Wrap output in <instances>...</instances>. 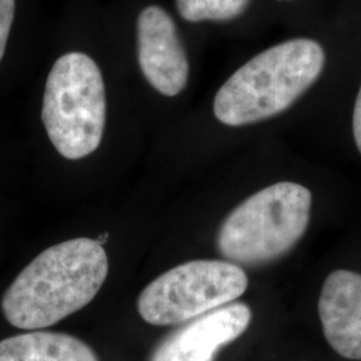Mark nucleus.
Returning a JSON list of instances; mask_svg holds the SVG:
<instances>
[{"mask_svg": "<svg viewBox=\"0 0 361 361\" xmlns=\"http://www.w3.org/2000/svg\"><path fill=\"white\" fill-rule=\"evenodd\" d=\"M107 274L104 246L91 238H74L47 247L6 290L3 314L18 329L49 328L90 304Z\"/></svg>", "mask_w": 361, "mask_h": 361, "instance_id": "f257e3e1", "label": "nucleus"}, {"mask_svg": "<svg viewBox=\"0 0 361 361\" xmlns=\"http://www.w3.org/2000/svg\"><path fill=\"white\" fill-rule=\"evenodd\" d=\"M323 46L298 38L259 52L217 91L213 111L221 123L245 126L279 116L320 78Z\"/></svg>", "mask_w": 361, "mask_h": 361, "instance_id": "f03ea898", "label": "nucleus"}, {"mask_svg": "<svg viewBox=\"0 0 361 361\" xmlns=\"http://www.w3.org/2000/svg\"><path fill=\"white\" fill-rule=\"evenodd\" d=\"M310 207V190L296 182H279L259 190L222 222L219 253L238 267H259L283 257L307 232Z\"/></svg>", "mask_w": 361, "mask_h": 361, "instance_id": "7ed1b4c3", "label": "nucleus"}, {"mask_svg": "<svg viewBox=\"0 0 361 361\" xmlns=\"http://www.w3.org/2000/svg\"><path fill=\"white\" fill-rule=\"evenodd\" d=\"M42 122L56 152L67 159L92 154L102 142L106 89L98 65L83 52L62 55L46 82Z\"/></svg>", "mask_w": 361, "mask_h": 361, "instance_id": "20e7f679", "label": "nucleus"}, {"mask_svg": "<svg viewBox=\"0 0 361 361\" xmlns=\"http://www.w3.org/2000/svg\"><path fill=\"white\" fill-rule=\"evenodd\" d=\"M245 271L229 261L194 259L157 277L138 297L143 320L157 326L188 323L245 293Z\"/></svg>", "mask_w": 361, "mask_h": 361, "instance_id": "39448f33", "label": "nucleus"}, {"mask_svg": "<svg viewBox=\"0 0 361 361\" xmlns=\"http://www.w3.org/2000/svg\"><path fill=\"white\" fill-rule=\"evenodd\" d=\"M137 55L143 77L155 90L176 97L189 79V61L173 18L158 6L143 8L137 19Z\"/></svg>", "mask_w": 361, "mask_h": 361, "instance_id": "423d86ee", "label": "nucleus"}, {"mask_svg": "<svg viewBox=\"0 0 361 361\" xmlns=\"http://www.w3.org/2000/svg\"><path fill=\"white\" fill-rule=\"evenodd\" d=\"M250 322L252 310L244 302L207 312L168 336L150 361H213L219 349L245 332Z\"/></svg>", "mask_w": 361, "mask_h": 361, "instance_id": "0eeeda50", "label": "nucleus"}, {"mask_svg": "<svg viewBox=\"0 0 361 361\" xmlns=\"http://www.w3.org/2000/svg\"><path fill=\"white\" fill-rule=\"evenodd\" d=\"M319 316L324 336L338 355L361 360V274L338 269L323 285Z\"/></svg>", "mask_w": 361, "mask_h": 361, "instance_id": "6e6552de", "label": "nucleus"}, {"mask_svg": "<svg viewBox=\"0 0 361 361\" xmlns=\"http://www.w3.org/2000/svg\"><path fill=\"white\" fill-rule=\"evenodd\" d=\"M0 361H99L95 352L74 336L35 331L0 341Z\"/></svg>", "mask_w": 361, "mask_h": 361, "instance_id": "1a4fd4ad", "label": "nucleus"}, {"mask_svg": "<svg viewBox=\"0 0 361 361\" xmlns=\"http://www.w3.org/2000/svg\"><path fill=\"white\" fill-rule=\"evenodd\" d=\"M250 0H176L180 16L192 23L231 20L245 13Z\"/></svg>", "mask_w": 361, "mask_h": 361, "instance_id": "9d476101", "label": "nucleus"}, {"mask_svg": "<svg viewBox=\"0 0 361 361\" xmlns=\"http://www.w3.org/2000/svg\"><path fill=\"white\" fill-rule=\"evenodd\" d=\"M15 16V0H0V62L6 51L7 40Z\"/></svg>", "mask_w": 361, "mask_h": 361, "instance_id": "9b49d317", "label": "nucleus"}, {"mask_svg": "<svg viewBox=\"0 0 361 361\" xmlns=\"http://www.w3.org/2000/svg\"><path fill=\"white\" fill-rule=\"evenodd\" d=\"M353 137L361 154V86L353 110Z\"/></svg>", "mask_w": 361, "mask_h": 361, "instance_id": "f8f14e48", "label": "nucleus"}, {"mask_svg": "<svg viewBox=\"0 0 361 361\" xmlns=\"http://www.w3.org/2000/svg\"><path fill=\"white\" fill-rule=\"evenodd\" d=\"M286 1H289V0H286Z\"/></svg>", "mask_w": 361, "mask_h": 361, "instance_id": "ddd939ff", "label": "nucleus"}]
</instances>
